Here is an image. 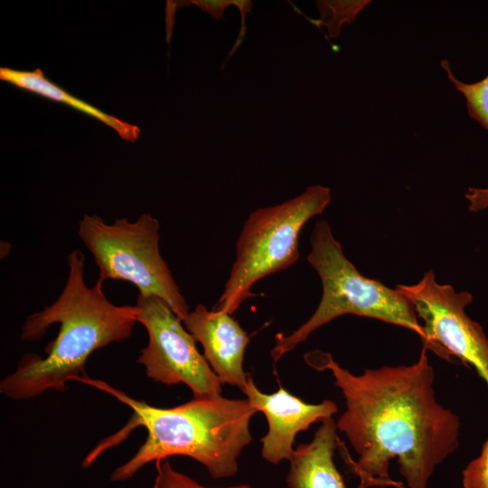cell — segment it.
Returning a JSON list of instances; mask_svg holds the SVG:
<instances>
[{"label": "cell", "mask_w": 488, "mask_h": 488, "mask_svg": "<svg viewBox=\"0 0 488 488\" xmlns=\"http://www.w3.org/2000/svg\"><path fill=\"white\" fill-rule=\"evenodd\" d=\"M317 371H330L346 409L336 422L358 455L350 461L357 488L390 484V461L409 488H427L436 467L459 446L460 420L436 398L427 349L410 365L365 369L355 375L328 352L305 355Z\"/></svg>", "instance_id": "1"}, {"label": "cell", "mask_w": 488, "mask_h": 488, "mask_svg": "<svg viewBox=\"0 0 488 488\" xmlns=\"http://www.w3.org/2000/svg\"><path fill=\"white\" fill-rule=\"evenodd\" d=\"M68 277L51 305L28 315L21 340L41 339L53 324L56 338L44 349L46 356L26 353L16 370L0 382V392L12 399H28L46 390L65 391L67 381L86 375L85 364L96 350L130 337L137 323L136 305H117L103 291L104 281L91 287L84 280L85 257L80 249L67 258Z\"/></svg>", "instance_id": "2"}, {"label": "cell", "mask_w": 488, "mask_h": 488, "mask_svg": "<svg viewBox=\"0 0 488 488\" xmlns=\"http://www.w3.org/2000/svg\"><path fill=\"white\" fill-rule=\"evenodd\" d=\"M73 380L92 386L115 397L133 411L123 431L137 426L147 437L137 452L116 468L110 479H130L144 465L173 455H184L202 464L215 479L234 475L238 457L251 440L249 422L257 412L248 399H230L221 395L193 399L170 408L136 400L107 382L87 375Z\"/></svg>", "instance_id": "3"}, {"label": "cell", "mask_w": 488, "mask_h": 488, "mask_svg": "<svg viewBox=\"0 0 488 488\" xmlns=\"http://www.w3.org/2000/svg\"><path fill=\"white\" fill-rule=\"evenodd\" d=\"M311 250L306 257L322 283V298L312 316L288 335H276L271 357L277 362L284 354L305 342L308 336L343 314L378 319L415 332L426 341L410 301L397 288L363 277L345 257L329 223L318 221L310 237Z\"/></svg>", "instance_id": "4"}, {"label": "cell", "mask_w": 488, "mask_h": 488, "mask_svg": "<svg viewBox=\"0 0 488 488\" xmlns=\"http://www.w3.org/2000/svg\"><path fill=\"white\" fill-rule=\"evenodd\" d=\"M331 200V190L317 184L280 204L249 213L237 240L230 276L212 309L232 314L254 296L251 288L255 283L295 264L303 227L321 214Z\"/></svg>", "instance_id": "5"}, {"label": "cell", "mask_w": 488, "mask_h": 488, "mask_svg": "<svg viewBox=\"0 0 488 488\" xmlns=\"http://www.w3.org/2000/svg\"><path fill=\"white\" fill-rule=\"evenodd\" d=\"M160 224L149 213L136 221L117 219L109 224L97 214H85L78 235L93 255L99 279L134 284L140 295L163 300L183 322L190 312L159 249Z\"/></svg>", "instance_id": "6"}, {"label": "cell", "mask_w": 488, "mask_h": 488, "mask_svg": "<svg viewBox=\"0 0 488 488\" xmlns=\"http://www.w3.org/2000/svg\"><path fill=\"white\" fill-rule=\"evenodd\" d=\"M136 305L137 323L148 334V343L136 360L146 376L166 385L186 384L193 398L221 395V381L171 308L156 296L140 294Z\"/></svg>", "instance_id": "7"}, {"label": "cell", "mask_w": 488, "mask_h": 488, "mask_svg": "<svg viewBox=\"0 0 488 488\" xmlns=\"http://www.w3.org/2000/svg\"><path fill=\"white\" fill-rule=\"evenodd\" d=\"M396 288L424 323V348L443 358L455 355L471 364L488 386V338L482 326L465 314V307L473 302L472 294L439 284L432 270L418 283Z\"/></svg>", "instance_id": "8"}, {"label": "cell", "mask_w": 488, "mask_h": 488, "mask_svg": "<svg viewBox=\"0 0 488 488\" xmlns=\"http://www.w3.org/2000/svg\"><path fill=\"white\" fill-rule=\"evenodd\" d=\"M250 406L262 412L268 423V432L261 438L263 458L272 464L290 460L295 449L293 444L297 433L306 430L313 423L322 422L337 413V405L332 400L309 404L284 388L272 393L261 392L249 376L243 390Z\"/></svg>", "instance_id": "9"}, {"label": "cell", "mask_w": 488, "mask_h": 488, "mask_svg": "<svg viewBox=\"0 0 488 488\" xmlns=\"http://www.w3.org/2000/svg\"><path fill=\"white\" fill-rule=\"evenodd\" d=\"M183 324L202 344L204 358L221 383L243 392L249 376L243 361L250 338L232 314L197 305Z\"/></svg>", "instance_id": "10"}, {"label": "cell", "mask_w": 488, "mask_h": 488, "mask_svg": "<svg viewBox=\"0 0 488 488\" xmlns=\"http://www.w3.org/2000/svg\"><path fill=\"white\" fill-rule=\"evenodd\" d=\"M333 418L322 421L308 444L299 445L289 460L288 488H346L334 461L339 444Z\"/></svg>", "instance_id": "11"}, {"label": "cell", "mask_w": 488, "mask_h": 488, "mask_svg": "<svg viewBox=\"0 0 488 488\" xmlns=\"http://www.w3.org/2000/svg\"><path fill=\"white\" fill-rule=\"evenodd\" d=\"M0 78L21 89L50 99L62 102L84 114L89 115L112 127L123 139L134 142L140 134L141 130L136 126L126 123L71 96L55 83L49 80L40 69H36L33 71H23L9 68H1Z\"/></svg>", "instance_id": "12"}, {"label": "cell", "mask_w": 488, "mask_h": 488, "mask_svg": "<svg viewBox=\"0 0 488 488\" xmlns=\"http://www.w3.org/2000/svg\"><path fill=\"white\" fill-rule=\"evenodd\" d=\"M441 66L449 81L465 99L469 117L488 131V74L475 82H465L452 71L448 61L443 60Z\"/></svg>", "instance_id": "13"}, {"label": "cell", "mask_w": 488, "mask_h": 488, "mask_svg": "<svg viewBox=\"0 0 488 488\" xmlns=\"http://www.w3.org/2000/svg\"><path fill=\"white\" fill-rule=\"evenodd\" d=\"M371 3L370 0H318L320 19L315 23L327 28L331 38H337L344 23L351 24Z\"/></svg>", "instance_id": "14"}, {"label": "cell", "mask_w": 488, "mask_h": 488, "mask_svg": "<svg viewBox=\"0 0 488 488\" xmlns=\"http://www.w3.org/2000/svg\"><path fill=\"white\" fill-rule=\"evenodd\" d=\"M155 466L156 475L154 488H208L175 471L166 458L155 461ZM228 488H250V486L241 484Z\"/></svg>", "instance_id": "15"}, {"label": "cell", "mask_w": 488, "mask_h": 488, "mask_svg": "<svg viewBox=\"0 0 488 488\" xmlns=\"http://www.w3.org/2000/svg\"><path fill=\"white\" fill-rule=\"evenodd\" d=\"M462 483L464 488H488V437L479 456L463 471Z\"/></svg>", "instance_id": "16"}, {"label": "cell", "mask_w": 488, "mask_h": 488, "mask_svg": "<svg viewBox=\"0 0 488 488\" xmlns=\"http://www.w3.org/2000/svg\"><path fill=\"white\" fill-rule=\"evenodd\" d=\"M177 5H195L202 11L208 13L212 17L222 20L224 11L227 7L232 5L230 0H192V1H179Z\"/></svg>", "instance_id": "17"}, {"label": "cell", "mask_w": 488, "mask_h": 488, "mask_svg": "<svg viewBox=\"0 0 488 488\" xmlns=\"http://www.w3.org/2000/svg\"><path fill=\"white\" fill-rule=\"evenodd\" d=\"M465 197L470 211L476 212L488 208V187H469Z\"/></svg>", "instance_id": "18"}, {"label": "cell", "mask_w": 488, "mask_h": 488, "mask_svg": "<svg viewBox=\"0 0 488 488\" xmlns=\"http://www.w3.org/2000/svg\"><path fill=\"white\" fill-rule=\"evenodd\" d=\"M231 2H232V5H236L239 9L242 19H241V29H240L239 36L238 37V40H237L235 45L233 46L232 50L230 51V55L228 56V58L232 55V53L235 52V50H237L238 47L240 45V43L243 42L244 35H245L246 14L251 12V9H252V6H253L252 1L231 0Z\"/></svg>", "instance_id": "19"}]
</instances>
